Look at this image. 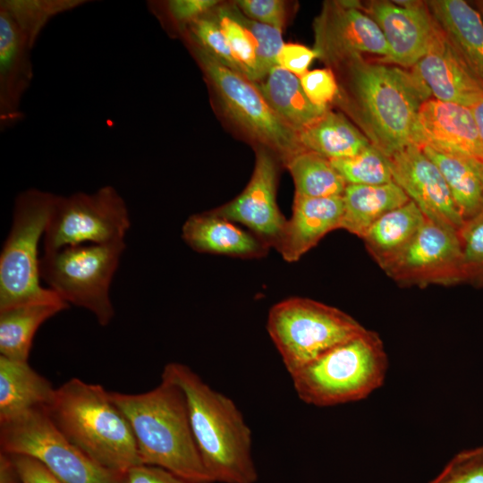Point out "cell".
<instances>
[{"label": "cell", "instance_id": "36", "mask_svg": "<svg viewBox=\"0 0 483 483\" xmlns=\"http://www.w3.org/2000/svg\"><path fill=\"white\" fill-rule=\"evenodd\" d=\"M465 283L483 288V211L464 222L460 233Z\"/></svg>", "mask_w": 483, "mask_h": 483}, {"label": "cell", "instance_id": "9", "mask_svg": "<svg viewBox=\"0 0 483 483\" xmlns=\"http://www.w3.org/2000/svg\"><path fill=\"white\" fill-rule=\"evenodd\" d=\"M0 448L38 459L63 483H125V475L104 468L68 441L46 408L0 424Z\"/></svg>", "mask_w": 483, "mask_h": 483}, {"label": "cell", "instance_id": "7", "mask_svg": "<svg viewBox=\"0 0 483 483\" xmlns=\"http://www.w3.org/2000/svg\"><path fill=\"white\" fill-rule=\"evenodd\" d=\"M267 329L290 376L367 330L344 311L302 297L275 304Z\"/></svg>", "mask_w": 483, "mask_h": 483}, {"label": "cell", "instance_id": "12", "mask_svg": "<svg viewBox=\"0 0 483 483\" xmlns=\"http://www.w3.org/2000/svg\"><path fill=\"white\" fill-rule=\"evenodd\" d=\"M313 31V49L329 68L355 57L374 56L381 63L389 54L381 30L359 1L325 2Z\"/></svg>", "mask_w": 483, "mask_h": 483}, {"label": "cell", "instance_id": "2", "mask_svg": "<svg viewBox=\"0 0 483 483\" xmlns=\"http://www.w3.org/2000/svg\"><path fill=\"white\" fill-rule=\"evenodd\" d=\"M161 378L183 392L193 436L213 482L256 483L251 430L235 402L182 363H167Z\"/></svg>", "mask_w": 483, "mask_h": 483}, {"label": "cell", "instance_id": "42", "mask_svg": "<svg viewBox=\"0 0 483 483\" xmlns=\"http://www.w3.org/2000/svg\"><path fill=\"white\" fill-rule=\"evenodd\" d=\"M22 483H63L40 461L26 454H11Z\"/></svg>", "mask_w": 483, "mask_h": 483}, {"label": "cell", "instance_id": "26", "mask_svg": "<svg viewBox=\"0 0 483 483\" xmlns=\"http://www.w3.org/2000/svg\"><path fill=\"white\" fill-rule=\"evenodd\" d=\"M298 138L304 150L329 160L354 157L371 145L344 114L331 109L299 131Z\"/></svg>", "mask_w": 483, "mask_h": 483}, {"label": "cell", "instance_id": "15", "mask_svg": "<svg viewBox=\"0 0 483 483\" xmlns=\"http://www.w3.org/2000/svg\"><path fill=\"white\" fill-rule=\"evenodd\" d=\"M362 9L377 24L388 47L381 63L411 69L427 53L438 25L426 1H369Z\"/></svg>", "mask_w": 483, "mask_h": 483}, {"label": "cell", "instance_id": "33", "mask_svg": "<svg viewBox=\"0 0 483 483\" xmlns=\"http://www.w3.org/2000/svg\"><path fill=\"white\" fill-rule=\"evenodd\" d=\"M228 8L233 19L247 30L252 39L256 49L258 82H259L277 65L278 55L284 45L282 29L248 18L234 3L228 5Z\"/></svg>", "mask_w": 483, "mask_h": 483}, {"label": "cell", "instance_id": "18", "mask_svg": "<svg viewBox=\"0 0 483 483\" xmlns=\"http://www.w3.org/2000/svg\"><path fill=\"white\" fill-rule=\"evenodd\" d=\"M33 46L9 13L0 7V129L23 118L21 100L33 79Z\"/></svg>", "mask_w": 483, "mask_h": 483}, {"label": "cell", "instance_id": "23", "mask_svg": "<svg viewBox=\"0 0 483 483\" xmlns=\"http://www.w3.org/2000/svg\"><path fill=\"white\" fill-rule=\"evenodd\" d=\"M55 388L28 361H18L0 356V424L25 412L47 408Z\"/></svg>", "mask_w": 483, "mask_h": 483}, {"label": "cell", "instance_id": "32", "mask_svg": "<svg viewBox=\"0 0 483 483\" xmlns=\"http://www.w3.org/2000/svg\"><path fill=\"white\" fill-rule=\"evenodd\" d=\"M330 161L347 185H380L394 182L386 157L372 145L354 157Z\"/></svg>", "mask_w": 483, "mask_h": 483}, {"label": "cell", "instance_id": "14", "mask_svg": "<svg viewBox=\"0 0 483 483\" xmlns=\"http://www.w3.org/2000/svg\"><path fill=\"white\" fill-rule=\"evenodd\" d=\"M277 179L278 165L275 157L267 150L258 148L246 188L233 200L211 211L248 227L270 248L276 250L287 224L276 202Z\"/></svg>", "mask_w": 483, "mask_h": 483}, {"label": "cell", "instance_id": "46", "mask_svg": "<svg viewBox=\"0 0 483 483\" xmlns=\"http://www.w3.org/2000/svg\"><path fill=\"white\" fill-rule=\"evenodd\" d=\"M475 3H476L475 5L477 7V10L479 12L483 19V0L476 1Z\"/></svg>", "mask_w": 483, "mask_h": 483}, {"label": "cell", "instance_id": "40", "mask_svg": "<svg viewBox=\"0 0 483 483\" xmlns=\"http://www.w3.org/2000/svg\"><path fill=\"white\" fill-rule=\"evenodd\" d=\"M239 10L256 21L282 29L286 15L285 4L281 0H238Z\"/></svg>", "mask_w": 483, "mask_h": 483}, {"label": "cell", "instance_id": "6", "mask_svg": "<svg viewBox=\"0 0 483 483\" xmlns=\"http://www.w3.org/2000/svg\"><path fill=\"white\" fill-rule=\"evenodd\" d=\"M57 195L28 189L15 199L10 231L0 253V310L63 301L41 284L38 245Z\"/></svg>", "mask_w": 483, "mask_h": 483}, {"label": "cell", "instance_id": "17", "mask_svg": "<svg viewBox=\"0 0 483 483\" xmlns=\"http://www.w3.org/2000/svg\"><path fill=\"white\" fill-rule=\"evenodd\" d=\"M411 144L439 152L470 157L483 165V145L470 107L426 100L419 107L411 133Z\"/></svg>", "mask_w": 483, "mask_h": 483}, {"label": "cell", "instance_id": "27", "mask_svg": "<svg viewBox=\"0 0 483 483\" xmlns=\"http://www.w3.org/2000/svg\"><path fill=\"white\" fill-rule=\"evenodd\" d=\"M255 85L277 115L297 133L330 109L313 105L300 78L278 65Z\"/></svg>", "mask_w": 483, "mask_h": 483}, {"label": "cell", "instance_id": "31", "mask_svg": "<svg viewBox=\"0 0 483 483\" xmlns=\"http://www.w3.org/2000/svg\"><path fill=\"white\" fill-rule=\"evenodd\" d=\"M84 0H2L6 10L34 47L48 22L64 13L77 8Z\"/></svg>", "mask_w": 483, "mask_h": 483}, {"label": "cell", "instance_id": "45", "mask_svg": "<svg viewBox=\"0 0 483 483\" xmlns=\"http://www.w3.org/2000/svg\"><path fill=\"white\" fill-rule=\"evenodd\" d=\"M476 123L479 135L483 145V96L470 106Z\"/></svg>", "mask_w": 483, "mask_h": 483}, {"label": "cell", "instance_id": "19", "mask_svg": "<svg viewBox=\"0 0 483 483\" xmlns=\"http://www.w3.org/2000/svg\"><path fill=\"white\" fill-rule=\"evenodd\" d=\"M411 70L423 81L431 97L436 100L470 107L483 96V88L460 59L439 26L428 50Z\"/></svg>", "mask_w": 483, "mask_h": 483}, {"label": "cell", "instance_id": "34", "mask_svg": "<svg viewBox=\"0 0 483 483\" xmlns=\"http://www.w3.org/2000/svg\"><path fill=\"white\" fill-rule=\"evenodd\" d=\"M183 35L191 45L199 47L224 66L242 75L225 35L209 13L190 23Z\"/></svg>", "mask_w": 483, "mask_h": 483}, {"label": "cell", "instance_id": "3", "mask_svg": "<svg viewBox=\"0 0 483 483\" xmlns=\"http://www.w3.org/2000/svg\"><path fill=\"white\" fill-rule=\"evenodd\" d=\"M109 394L131 427L141 464L163 468L191 483H214L199 453L178 386L161 378L148 392Z\"/></svg>", "mask_w": 483, "mask_h": 483}, {"label": "cell", "instance_id": "41", "mask_svg": "<svg viewBox=\"0 0 483 483\" xmlns=\"http://www.w3.org/2000/svg\"><path fill=\"white\" fill-rule=\"evenodd\" d=\"M315 58H318V55L313 48L300 44L284 43L277 57V65L301 77L309 72V67Z\"/></svg>", "mask_w": 483, "mask_h": 483}, {"label": "cell", "instance_id": "21", "mask_svg": "<svg viewBox=\"0 0 483 483\" xmlns=\"http://www.w3.org/2000/svg\"><path fill=\"white\" fill-rule=\"evenodd\" d=\"M182 237L197 252L233 258H262L270 249L251 232L211 210L191 215L182 227Z\"/></svg>", "mask_w": 483, "mask_h": 483}, {"label": "cell", "instance_id": "28", "mask_svg": "<svg viewBox=\"0 0 483 483\" xmlns=\"http://www.w3.org/2000/svg\"><path fill=\"white\" fill-rule=\"evenodd\" d=\"M437 166L465 222L483 211V165L467 157L421 148Z\"/></svg>", "mask_w": 483, "mask_h": 483}, {"label": "cell", "instance_id": "30", "mask_svg": "<svg viewBox=\"0 0 483 483\" xmlns=\"http://www.w3.org/2000/svg\"><path fill=\"white\" fill-rule=\"evenodd\" d=\"M290 172L295 195L307 198L343 196L347 186L341 174L326 157L303 150L284 163Z\"/></svg>", "mask_w": 483, "mask_h": 483}, {"label": "cell", "instance_id": "5", "mask_svg": "<svg viewBox=\"0 0 483 483\" xmlns=\"http://www.w3.org/2000/svg\"><path fill=\"white\" fill-rule=\"evenodd\" d=\"M387 368L381 338L367 329L290 377L303 402L330 407L367 398L383 385Z\"/></svg>", "mask_w": 483, "mask_h": 483}, {"label": "cell", "instance_id": "35", "mask_svg": "<svg viewBox=\"0 0 483 483\" xmlns=\"http://www.w3.org/2000/svg\"><path fill=\"white\" fill-rule=\"evenodd\" d=\"M209 13L225 35L242 75L250 81L257 83L258 80L256 49L247 30L233 19L228 5L218 4Z\"/></svg>", "mask_w": 483, "mask_h": 483}, {"label": "cell", "instance_id": "4", "mask_svg": "<svg viewBox=\"0 0 483 483\" xmlns=\"http://www.w3.org/2000/svg\"><path fill=\"white\" fill-rule=\"evenodd\" d=\"M46 411L68 441L104 468L125 475L140 464L131 427L102 386L72 377L55 388Z\"/></svg>", "mask_w": 483, "mask_h": 483}, {"label": "cell", "instance_id": "39", "mask_svg": "<svg viewBox=\"0 0 483 483\" xmlns=\"http://www.w3.org/2000/svg\"><path fill=\"white\" fill-rule=\"evenodd\" d=\"M218 3L217 0H169L159 4L174 27L184 34L190 23L210 13Z\"/></svg>", "mask_w": 483, "mask_h": 483}, {"label": "cell", "instance_id": "44", "mask_svg": "<svg viewBox=\"0 0 483 483\" xmlns=\"http://www.w3.org/2000/svg\"><path fill=\"white\" fill-rule=\"evenodd\" d=\"M0 483H22L11 454L0 451Z\"/></svg>", "mask_w": 483, "mask_h": 483}, {"label": "cell", "instance_id": "24", "mask_svg": "<svg viewBox=\"0 0 483 483\" xmlns=\"http://www.w3.org/2000/svg\"><path fill=\"white\" fill-rule=\"evenodd\" d=\"M426 220L422 211L410 200L380 217L361 240L383 270L405 250Z\"/></svg>", "mask_w": 483, "mask_h": 483}, {"label": "cell", "instance_id": "8", "mask_svg": "<svg viewBox=\"0 0 483 483\" xmlns=\"http://www.w3.org/2000/svg\"><path fill=\"white\" fill-rule=\"evenodd\" d=\"M125 248V242H121L70 246L44 253L41 280L65 303L89 310L106 326L114 316L110 286Z\"/></svg>", "mask_w": 483, "mask_h": 483}, {"label": "cell", "instance_id": "16", "mask_svg": "<svg viewBox=\"0 0 483 483\" xmlns=\"http://www.w3.org/2000/svg\"><path fill=\"white\" fill-rule=\"evenodd\" d=\"M386 158L393 181L427 219L443 228L460 233L464 221L442 174L422 149L411 143Z\"/></svg>", "mask_w": 483, "mask_h": 483}, {"label": "cell", "instance_id": "29", "mask_svg": "<svg viewBox=\"0 0 483 483\" xmlns=\"http://www.w3.org/2000/svg\"><path fill=\"white\" fill-rule=\"evenodd\" d=\"M68 307L63 301H55L0 310V356L28 361L37 330L45 321Z\"/></svg>", "mask_w": 483, "mask_h": 483}, {"label": "cell", "instance_id": "43", "mask_svg": "<svg viewBox=\"0 0 483 483\" xmlns=\"http://www.w3.org/2000/svg\"><path fill=\"white\" fill-rule=\"evenodd\" d=\"M125 483H191L160 467L138 464L125 474Z\"/></svg>", "mask_w": 483, "mask_h": 483}, {"label": "cell", "instance_id": "20", "mask_svg": "<svg viewBox=\"0 0 483 483\" xmlns=\"http://www.w3.org/2000/svg\"><path fill=\"white\" fill-rule=\"evenodd\" d=\"M343 212L342 196H294L292 215L276 250L286 262L298 261L327 233L340 229Z\"/></svg>", "mask_w": 483, "mask_h": 483}, {"label": "cell", "instance_id": "38", "mask_svg": "<svg viewBox=\"0 0 483 483\" xmlns=\"http://www.w3.org/2000/svg\"><path fill=\"white\" fill-rule=\"evenodd\" d=\"M299 78L306 96L316 106L330 108L336 102L340 88L333 69H315Z\"/></svg>", "mask_w": 483, "mask_h": 483}, {"label": "cell", "instance_id": "22", "mask_svg": "<svg viewBox=\"0 0 483 483\" xmlns=\"http://www.w3.org/2000/svg\"><path fill=\"white\" fill-rule=\"evenodd\" d=\"M435 21L467 69L483 88V19L463 0H429Z\"/></svg>", "mask_w": 483, "mask_h": 483}, {"label": "cell", "instance_id": "11", "mask_svg": "<svg viewBox=\"0 0 483 483\" xmlns=\"http://www.w3.org/2000/svg\"><path fill=\"white\" fill-rule=\"evenodd\" d=\"M190 46L223 109L233 122L273 149L284 164L304 150L298 133L277 115L255 83L224 66L199 47Z\"/></svg>", "mask_w": 483, "mask_h": 483}, {"label": "cell", "instance_id": "1", "mask_svg": "<svg viewBox=\"0 0 483 483\" xmlns=\"http://www.w3.org/2000/svg\"><path fill=\"white\" fill-rule=\"evenodd\" d=\"M342 77L335 103L386 157L411 143L420 106L431 95L411 70L367 58L335 66Z\"/></svg>", "mask_w": 483, "mask_h": 483}, {"label": "cell", "instance_id": "13", "mask_svg": "<svg viewBox=\"0 0 483 483\" xmlns=\"http://www.w3.org/2000/svg\"><path fill=\"white\" fill-rule=\"evenodd\" d=\"M383 271L403 286L464 284L460 234L427 219L411 243Z\"/></svg>", "mask_w": 483, "mask_h": 483}, {"label": "cell", "instance_id": "10", "mask_svg": "<svg viewBox=\"0 0 483 483\" xmlns=\"http://www.w3.org/2000/svg\"><path fill=\"white\" fill-rule=\"evenodd\" d=\"M131 226L125 200L111 186L57 195L43 238L44 253L82 244L125 242Z\"/></svg>", "mask_w": 483, "mask_h": 483}, {"label": "cell", "instance_id": "25", "mask_svg": "<svg viewBox=\"0 0 483 483\" xmlns=\"http://www.w3.org/2000/svg\"><path fill=\"white\" fill-rule=\"evenodd\" d=\"M342 198L343 212L340 229L360 239L380 217L410 201L394 182L380 185L348 184Z\"/></svg>", "mask_w": 483, "mask_h": 483}, {"label": "cell", "instance_id": "37", "mask_svg": "<svg viewBox=\"0 0 483 483\" xmlns=\"http://www.w3.org/2000/svg\"><path fill=\"white\" fill-rule=\"evenodd\" d=\"M428 483H483V445L455 454Z\"/></svg>", "mask_w": 483, "mask_h": 483}]
</instances>
